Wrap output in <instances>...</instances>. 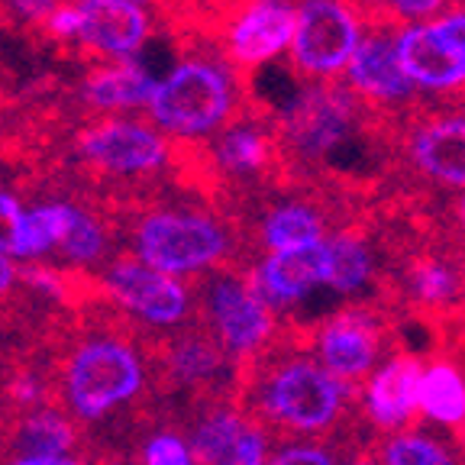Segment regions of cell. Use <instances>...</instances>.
Wrapping results in <instances>:
<instances>
[{"mask_svg":"<svg viewBox=\"0 0 465 465\" xmlns=\"http://www.w3.org/2000/svg\"><path fill=\"white\" fill-rule=\"evenodd\" d=\"M349 404V385L336 378L313 352H294L259 371L252 381V411L298 436L327 433Z\"/></svg>","mask_w":465,"mask_h":465,"instance_id":"obj_1","label":"cell"},{"mask_svg":"<svg viewBox=\"0 0 465 465\" xmlns=\"http://www.w3.org/2000/svg\"><path fill=\"white\" fill-rule=\"evenodd\" d=\"M240 110V84L232 62L191 55L155 81L149 120L174 139H203L220 133Z\"/></svg>","mask_w":465,"mask_h":465,"instance_id":"obj_2","label":"cell"},{"mask_svg":"<svg viewBox=\"0 0 465 465\" xmlns=\"http://www.w3.org/2000/svg\"><path fill=\"white\" fill-rule=\"evenodd\" d=\"M136 255L172 275H201L217 265L232 249V236L220 220L191 211H149L133 230Z\"/></svg>","mask_w":465,"mask_h":465,"instance_id":"obj_3","label":"cell"},{"mask_svg":"<svg viewBox=\"0 0 465 465\" xmlns=\"http://www.w3.org/2000/svg\"><path fill=\"white\" fill-rule=\"evenodd\" d=\"M65 401L84 420H97L143 388V362L130 342L116 336H91L65 362Z\"/></svg>","mask_w":465,"mask_h":465,"instance_id":"obj_4","label":"cell"},{"mask_svg":"<svg viewBox=\"0 0 465 465\" xmlns=\"http://www.w3.org/2000/svg\"><path fill=\"white\" fill-rule=\"evenodd\" d=\"M365 29L356 0H298V26L288 49L291 68L307 81L340 78Z\"/></svg>","mask_w":465,"mask_h":465,"instance_id":"obj_5","label":"cell"},{"mask_svg":"<svg viewBox=\"0 0 465 465\" xmlns=\"http://www.w3.org/2000/svg\"><path fill=\"white\" fill-rule=\"evenodd\" d=\"M84 165L110 178H145L168 162V139L159 126H149L130 116H101L74 136Z\"/></svg>","mask_w":465,"mask_h":465,"instance_id":"obj_6","label":"cell"},{"mask_svg":"<svg viewBox=\"0 0 465 465\" xmlns=\"http://www.w3.org/2000/svg\"><path fill=\"white\" fill-rule=\"evenodd\" d=\"M211 333L236 359H255L275 336V307L252 288L249 278L223 275L211 278L203 291Z\"/></svg>","mask_w":465,"mask_h":465,"instance_id":"obj_7","label":"cell"},{"mask_svg":"<svg viewBox=\"0 0 465 465\" xmlns=\"http://www.w3.org/2000/svg\"><path fill=\"white\" fill-rule=\"evenodd\" d=\"M104 294L153 327H178L191 313V291L182 275L155 269L143 255H120L107 269Z\"/></svg>","mask_w":465,"mask_h":465,"instance_id":"obj_8","label":"cell"},{"mask_svg":"<svg viewBox=\"0 0 465 465\" xmlns=\"http://www.w3.org/2000/svg\"><path fill=\"white\" fill-rule=\"evenodd\" d=\"M356 130V94L349 87L317 81L288 104L282 133L304 159H330Z\"/></svg>","mask_w":465,"mask_h":465,"instance_id":"obj_9","label":"cell"},{"mask_svg":"<svg viewBox=\"0 0 465 465\" xmlns=\"http://www.w3.org/2000/svg\"><path fill=\"white\" fill-rule=\"evenodd\" d=\"M298 0H240L223 26V52L232 68L255 72L291 49Z\"/></svg>","mask_w":465,"mask_h":465,"instance_id":"obj_10","label":"cell"},{"mask_svg":"<svg viewBox=\"0 0 465 465\" xmlns=\"http://www.w3.org/2000/svg\"><path fill=\"white\" fill-rule=\"evenodd\" d=\"M311 352L346 385L365 381L381 362V323L359 307L340 311L313 330Z\"/></svg>","mask_w":465,"mask_h":465,"instance_id":"obj_11","label":"cell"},{"mask_svg":"<svg viewBox=\"0 0 465 465\" xmlns=\"http://www.w3.org/2000/svg\"><path fill=\"white\" fill-rule=\"evenodd\" d=\"M342 78L352 94L375 107H398V104L414 101L417 94L414 81L407 78L404 65H401L394 29L385 23H371L365 29L362 43H359L356 55L349 58Z\"/></svg>","mask_w":465,"mask_h":465,"instance_id":"obj_12","label":"cell"},{"mask_svg":"<svg viewBox=\"0 0 465 465\" xmlns=\"http://www.w3.org/2000/svg\"><path fill=\"white\" fill-rule=\"evenodd\" d=\"M423 362L414 352H394L362 381V411L378 430L398 433L420 417Z\"/></svg>","mask_w":465,"mask_h":465,"instance_id":"obj_13","label":"cell"},{"mask_svg":"<svg viewBox=\"0 0 465 465\" xmlns=\"http://www.w3.org/2000/svg\"><path fill=\"white\" fill-rule=\"evenodd\" d=\"M249 282L275 311L298 307L327 284V240L265 252V259L249 272Z\"/></svg>","mask_w":465,"mask_h":465,"instance_id":"obj_14","label":"cell"},{"mask_svg":"<svg viewBox=\"0 0 465 465\" xmlns=\"http://www.w3.org/2000/svg\"><path fill=\"white\" fill-rule=\"evenodd\" d=\"M78 43L107 58H133L153 36V16L143 0H74Z\"/></svg>","mask_w":465,"mask_h":465,"instance_id":"obj_15","label":"cell"},{"mask_svg":"<svg viewBox=\"0 0 465 465\" xmlns=\"http://www.w3.org/2000/svg\"><path fill=\"white\" fill-rule=\"evenodd\" d=\"M401 65L417 91L456 94L465 91V62L433 33V23H398L394 29Z\"/></svg>","mask_w":465,"mask_h":465,"instance_id":"obj_16","label":"cell"},{"mask_svg":"<svg viewBox=\"0 0 465 465\" xmlns=\"http://www.w3.org/2000/svg\"><path fill=\"white\" fill-rule=\"evenodd\" d=\"M407 155L423 178L465 191V116H430L417 124L411 130Z\"/></svg>","mask_w":465,"mask_h":465,"instance_id":"obj_17","label":"cell"},{"mask_svg":"<svg viewBox=\"0 0 465 465\" xmlns=\"http://www.w3.org/2000/svg\"><path fill=\"white\" fill-rule=\"evenodd\" d=\"M153 74L139 65L136 58H114L107 65H94L81 81V97L87 107L101 114H120V110H145L155 91Z\"/></svg>","mask_w":465,"mask_h":465,"instance_id":"obj_18","label":"cell"},{"mask_svg":"<svg viewBox=\"0 0 465 465\" xmlns=\"http://www.w3.org/2000/svg\"><path fill=\"white\" fill-rule=\"evenodd\" d=\"M420 417L433 427L465 430V369L452 359H433L420 375Z\"/></svg>","mask_w":465,"mask_h":465,"instance_id":"obj_19","label":"cell"},{"mask_svg":"<svg viewBox=\"0 0 465 465\" xmlns=\"http://www.w3.org/2000/svg\"><path fill=\"white\" fill-rule=\"evenodd\" d=\"M213 159L232 174H259L275 159V136L255 120H230L220 130Z\"/></svg>","mask_w":465,"mask_h":465,"instance_id":"obj_20","label":"cell"},{"mask_svg":"<svg viewBox=\"0 0 465 465\" xmlns=\"http://www.w3.org/2000/svg\"><path fill=\"white\" fill-rule=\"evenodd\" d=\"M375 275L369 242L352 230H340L327 236V284L323 288L340 298H356L369 288Z\"/></svg>","mask_w":465,"mask_h":465,"instance_id":"obj_21","label":"cell"},{"mask_svg":"<svg viewBox=\"0 0 465 465\" xmlns=\"http://www.w3.org/2000/svg\"><path fill=\"white\" fill-rule=\"evenodd\" d=\"M327 220L323 213L307 201H282L275 203L259 226V240L265 252H278V249H294L307 246V242L327 240Z\"/></svg>","mask_w":465,"mask_h":465,"instance_id":"obj_22","label":"cell"},{"mask_svg":"<svg viewBox=\"0 0 465 465\" xmlns=\"http://www.w3.org/2000/svg\"><path fill=\"white\" fill-rule=\"evenodd\" d=\"M223 342L211 333V330H194V333H182L178 340H172V346L165 349V371L182 381V385H207L223 371L226 365Z\"/></svg>","mask_w":465,"mask_h":465,"instance_id":"obj_23","label":"cell"},{"mask_svg":"<svg viewBox=\"0 0 465 465\" xmlns=\"http://www.w3.org/2000/svg\"><path fill=\"white\" fill-rule=\"evenodd\" d=\"M78 443V433H74L72 420L62 417L58 411H33V414L23 417V423L14 433V446L20 450V456H65L72 446Z\"/></svg>","mask_w":465,"mask_h":465,"instance_id":"obj_24","label":"cell"},{"mask_svg":"<svg viewBox=\"0 0 465 465\" xmlns=\"http://www.w3.org/2000/svg\"><path fill=\"white\" fill-rule=\"evenodd\" d=\"M407 291L427 311H443L462 298V275L440 255L414 259L407 269Z\"/></svg>","mask_w":465,"mask_h":465,"instance_id":"obj_25","label":"cell"},{"mask_svg":"<svg viewBox=\"0 0 465 465\" xmlns=\"http://www.w3.org/2000/svg\"><path fill=\"white\" fill-rule=\"evenodd\" d=\"M246 417L232 407H220L203 417L201 427L194 430L191 440V452H194L197 465H223V459L230 456V450L236 446L240 433L246 430Z\"/></svg>","mask_w":465,"mask_h":465,"instance_id":"obj_26","label":"cell"},{"mask_svg":"<svg viewBox=\"0 0 465 465\" xmlns=\"http://www.w3.org/2000/svg\"><path fill=\"white\" fill-rule=\"evenodd\" d=\"M68 213H72L68 201L39 203V207L26 211L20 232V259H39L49 249H58V240L68 226Z\"/></svg>","mask_w":465,"mask_h":465,"instance_id":"obj_27","label":"cell"},{"mask_svg":"<svg viewBox=\"0 0 465 465\" xmlns=\"http://www.w3.org/2000/svg\"><path fill=\"white\" fill-rule=\"evenodd\" d=\"M381 462L385 465H459L452 450L436 440V436L423 433V430H398L388 433L381 443Z\"/></svg>","mask_w":465,"mask_h":465,"instance_id":"obj_28","label":"cell"},{"mask_svg":"<svg viewBox=\"0 0 465 465\" xmlns=\"http://www.w3.org/2000/svg\"><path fill=\"white\" fill-rule=\"evenodd\" d=\"M58 252L65 255L72 265H91V262H101L107 252V230L91 211L72 203V213H68V226L58 240Z\"/></svg>","mask_w":465,"mask_h":465,"instance_id":"obj_29","label":"cell"},{"mask_svg":"<svg viewBox=\"0 0 465 465\" xmlns=\"http://www.w3.org/2000/svg\"><path fill=\"white\" fill-rule=\"evenodd\" d=\"M269 436L262 430V423H246V430L240 433L236 446L230 450V456L223 459V465H265L269 462Z\"/></svg>","mask_w":465,"mask_h":465,"instance_id":"obj_30","label":"cell"},{"mask_svg":"<svg viewBox=\"0 0 465 465\" xmlns=\"http://www.w3.org/2000/svg\"><path fill=\"white\" fill-rule=\"evenodd\" d=\"M145 465H197L191 443L178 433H159L145 443Z\"/></svg>","mask_w":465,"mask_h":465,"instance_id":"obj_31","label":"cell"},{"mask_svg":"<svg viewBox=\"0 0 465 465\" xmlns=\"http://www.w3.org/2000/svg\"><path fill=\"white\" fill-rule=\"evenodd\" d=\"M23 217L26 211L20 207L10 191H0V252L20 259V232H23Z\"/></svg>","mask_w":465,"mask_h":465,"instance_id":"obj_32","label":"cell"},{"mask_svg":"<svg viewBox=\"0 0 465 465\" xmlns=\"http://www.w3.org/2000/svg\"><path fill=\"white\" fill-rule=\"evenodd\" d=\"M394 23H430L450 10V0H385Z\"/></svg>","mask_w":465,"mask_h":465,"instance_id":"obj_33","label":"cell"},{"mask_svg":"<svg viewBox=\"0 0 465 465\" xmlns=\"http://www.w3.org/2000/svg\"><path fill=\"white\" fill-rule=\"evenodd\" d=\"M265 465H336V462L323 446L294 443V446H282V450H275Z\"/></svg>","mask_w":465,"mask_h":465,"instance_id":"obj_34","label":"cell"},{"mask_svg":"<svg viewBox=\"0 0 465 465\" xmlns=\"http://www.w3.org/2000/svg\"><path fill=\"white\" fill-rule=\"evenodd\" d=\"M430 23H433L436 36L443 39V43L465 62V10L462 7L446 10V14H440L436 20H430Z\"/></svg>","mask_w":465,"mask_h":465,"instance_id":"obj_35","label":"cell"},{"mask_svg":"<svg viewBox=\"0 0 465 465\" xmlns=\"http://www.w3.org/2000/svg\"><path fill=\"white\" fill-rule=\"evenodd\" d=\"M58 4H62V0H4V7H7L16 20L36 23V26H43V23L55 14Z\"/></svg>","mask_w":465,"mask_h":465,"instance_id":"obj_36","label":"cell"},{"mask_svg":"<svg viewBox=\"0 0 465 465\" xmlns=\"http://www.w3.org/2000/svg\"><path fill=\"white\" fill-rule=\"evenodd\" d=\"M14 255H7V252H0V294H7L10 291V284L16 282V269H14Z\"/></svg>","mask_w":465,"mask_h":465,"instance_id":"obj_37","label":"cell"},{"mask_svg":"<svg viewBox=\"0 0 465 465\" xmlns=\"http://www.w3.org/2000/svg\"><path fill=\"white\" fill-rule=\"evenodd\" d=\"M55 459H58V456H55ZM55 459H49V456H23L16 465H52Z\"/></svg>","mask_w":465,"mask_h":465,"instance_id":"obj_38","label":"cell"},{"mask_svg":"<svg viewBox=\"0 0 465 465\" xmlns=\"http://www.w3.org/2000/svg\"><path fill=\"white\" fill-rule=\"evenodd\" d=\"M456 223H459V230L465 232V191L459 194V201H456Z\"/></svg>","mask_w":465,"mask_h":465,"instance_id":"obj_39","label":"cell"},{"mask_svg":"<svg viewBox=\"0 0 465 465\" xmlns=\"http://www.w3.org/2000/svg\"><path fill=\"white\" fill-rule=\"evenodd\" d=\"M342 465H385V462H371V459H352V462H342Z\"/></svg>","mask_w":465,"mask_h":465,"instance_id":"obj_40","label":"cell"},{"mask_svg":"<svg viewBox=\"0 0 465 465\" xmlns=\"http://www.w3.org/2000/svg\"><path fill=\"white\" fill-rule=\"evenodd\" d=\"M52 465H78V462H72V459H62V456H58V459H55V462H52Z\"/></svg>","mask_w":465,"mask_h":465,"instance_id":"obj_41","label":"cell"},{"mask_svg":"<svg viewBox=\"0 0 465 465\" xmlns=\"http://www.w3.org/2000/svg\"><path fill=\"white\" fill-rule=\"evenodd\" d=\"M356 4H385V0H356Z\"/></svg>","mask_w":465,"mask_h":465,"instance_id":"obj_42","label":"cell"},{"mask_svg":"<svg viewBox=\"0 0 465 465\" xmlns=\"http://www.w3.org/2000/svg\"><path fill=\"white\" fill-rule=\"evenodd\" d=\"M462 443H465V430H462Z\"/></svg>","mask_w":465,"mask_h":465,"instance_id":"obj_43","label":"cell"}]
</instances>
